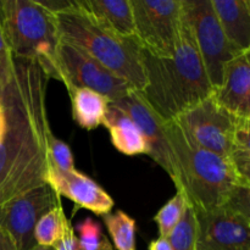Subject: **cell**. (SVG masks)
Wrapping results in <instances>:
<instances>
[{
	"mask_svg": "<svg viewBox=\"0 0 250 250\" xmlns=\"http://www.w3.org/2000/svg\"><path fill=\"white\" fill-rule=\"evenodd\" d=\"M241 120L220 106L211 94L175 121L197 146L227 160Z\"/></svg>",
	"mask_w": 250,
	"mask_h": 250,
	"instance_id": "9c48e42d",
	"label": "cell"
},
{
	"mask_svg": "<svg viewBox=\"0 0 250 250\" xmlns=\"http://www.w3.org/2000/svg\"><path fill=\"white\" fill-rule=\"evenodd\" d=\"M49 156H50L51 165L61 171H72L75 170L73 166V156L70 148L66 143H63L60 139L53 138L50 139V146H49Z\"/></svg>",
	"mask_w": 250,
	"mask_h": 250,
	"instance_id": "d4e9b609",
	"label": "cell"
},
{
	"mask_svg": "<svg viewBox=\"0 0 250 250\" xmlns=\"http://www.w3.org/2000/svg\"><path fill=\"white\" fill-rule=\"evenodd\" d=\"M111 138V143L120 153L133 156L139 154L149 155V146L136 122L120 107L110 103L104 122Z\"/></svg>",
	"mask_w": 250,
	"mask_h": 250,
	"instance_id": "e0dca14e",
	"label": "cell"
},
{
	"mask_svg": "<svg viewBox=\"0 0 250 250\" xmlns=\"http://www.w3.org/2000/svg\"><path fill=\"white\" fill-rule=\"evenodd\" d=\"M250 119H242L237 126L227 160L239 177L250 185Z\"/></svg>",
	"mask_w": 250,
	"mask_h": 250,
	"instance_id": "d6986e66",
	"label": "cell"
},
{
	"mask_svg": "<svg viewBox=\"0 0 250 250\" xmlns=\"http://www.w3.org/2000/svg\"><path fill=\"white\" fill-rule=\"evenodd\" d=\"M53 15L61 41L87 53L137 92L143 89L146 82V73L141 48L134 38H117L99 28L73 9L71 0L67 7Z\"/></svg>",
	"mask_w": 250,
	"mask_h": 250,
	"instance_id": "277c9868",
	"label": "cell"
},
{
	"mask_svg": "<svg viewBox=\"0 0 250 250\" xmlns=\"http://www.w3.org/2000/svg\"><path fill=\"white\" fill-rule=\"evenodd\" d=\"M141 54L146 82L138 93L165 122L177 119L214 92L185 11L182 39L175 55L158 58L142 49Z\"/></svg>",
	"mask_w": 250,
	"mask_h": 250,
	"instance_id": "7a4b0ae2",
	"label": "cell"
},
{
	"mask_svg": "<svg viewBox=\"0 0 250 250\" xmlns=\"http://www.w3.org/2000/svg\"><path fill=\"white\" fill-rule=\"evenodd\" d=\"M188 207L187 199L181 192H176V195L171 200H168L163 208L158 211L154 217L159 229V233L163 238H167L172 229L177 226L178 222L185 215L186 209Z\"/></svg>",
	"mask_w": 250,
	"mask_h": 250,
	"instance_id": "603a6c76",
	"label": "cell"
},
{
	"mask_svg": "<svg viewBox=\"0 0 250 250\" xmlns=\"http://www.w3.org/2000/svg\"><path fill=\"white\" fill-rule=\"evenodd\" d=\"M166 134L178 173L177 192L195 212L219 209L241 188H249L229 160L200 148L175 121L166 122Z\"/></svg>",
	"mask_w": 250,
	"mask_h": 250,
	"instance_id": "3957f363",
	"label": "cell"
},
{
	"mask_svg": "<svg viewBox=\"0 0 250 250\" xmlns=\"http://www.w3.org/2000/svg\"><path fill=\"white\" fill-rule=\"evenodd\" d=\"M0 250H16L14 242L9 237V234L0 229Z\"/></svg>",
	"mask_w": 250,
	"mask_h": 250,
	"instance_id": "f1b7e54d",
	"label": "cell"
},
{
	"mask_svg": "<svg viewBox=\"0 0 250 250\" xmlns=\"http://www.w3.org/2000/svg\"><path fill=\"white\" fill-rule=\"evenodd\" d=\"M71 4L107 33L121 39L134 37L131 0H71Z\"/></svg>",
	"mask_w": 250,
	"mask_h": 250,
	"instance_id": "9a60e30c",
	"label": "cell"
},
{
	"mask_svg": "<svg viewBox=\"0 0 250 250\" xmlns=\"http://www.w3.org/2000/svg\"><path fill=\"white\" fill-rule=\"evenodd\" d=\"M149 250H173L171 247L170 242L167 241V238H163V237H159L158 239L153 241L149 246Z\"/></svg>",
	"mask_w": 250,
	"mask_h": 250,
	"instance_id": "83f0119b",
	"label": "cell"
},
{
	"mask_svg": "<svg viewBox=\"0 0 250 250\" xmlns=\"http://www.w3.org/2000/svg\"><path fill=\"white\" fill-rule=\"evenodd\" d=\"M59 205L60 195L46 183L42 185L0 208V229L9 234L16 250H31L37 246L34 227L38 220Z\"/></svg>",
	"mask_w": 250,
	"mask_h": 250,
	"instance_id": "30bf717a",
	"label": "cell"
},
{
	"mask_svg": "<svg viewBox=\"0 0 250 250\" xmlns=\"http://www.w3.org/2000/svg\"><path fill=\"white\" fill-rule=\"evenodd\" d=\"M124 110L134 122L143 136L146 137L149 146V156L154 159L160 167L166 171L173 185L177 188L178 173L176 167L172 149L166 134V122L154 112L137 90H131L126 97L112 103Z\"/></svg>",
	"mask_w": 250,
	"mask_h": 250,
	"instance_id": "7c38bea8",
	"label": "cell"
},
{
	"mask_svg": "<svg viewBox=\"0 0 250 250\" xmlns=\"http://www.w3.org/2000/svg\"><path fill=\"white\" fill-rule=\"evenodd\" d=\"M15 55L10 50L7 42L5 39L4 32H2L1 24H0V75L7 70L12 65Z\"/></svg>",
	"mask_w": 250,
	"mask_h": 250,
	"instance_id": "4316f807",
	"label": "cell"
},
{
	"mask_svg": "<svg viewBox=\"0 0 250 250\" xmlns=\"http://www.w3.org/2000/svg\"><path fill=\"white\" fill-rule=\"evenodd\" d=\"M72 104L73 120L82 128L92 131L103 125L110 100L88 88H76L68 92Z\"/></svg>",
	"mask_w": 250,
	"mask_h": 250,
	"instance_id": "ac0fdd59",
	"label": "cell"
},
{
	"mask_svg": "<svg viewBox=\"0 0 250 250\" xmlns=\"http://www.w3.org/2000/svg\"><path fill=\"white\" fill-rule=\"evenodd\" d=\"M45 183L59 195L68 198L77 207L87 209L95 215L104 216L114 208V200L97 182L75 168L61 171L51 165L45 176Z\"/></svg>",
	"mask_w": 250,
	"mask_h": 250,
	"instance_id": "4fadbf2b",
	"label": "cell"
},
{
	"mask_svg": "<svg viewBox=\"0 0 250 250\" xmlns=\"http://www.w3.org/2000/svg\"><path fill=\"white\" fill-rule=\"evenodd\" d=\"M62 205L54 208L44 214L34 227V241L37 246L53 247L54 243L61 237L68 225Z\"/></svg>",
	"mask_w": 250,
	"mask_h": 250,
	"instance_id": "44dd1931",
	"label": "cell"
},
{
	"mask_svg": "<svg viewBox=\"0 0 250 250\" xmlns=\"http://www.w3.org/2000/svg\"><path fill=\"white\" fill-rule=\"evenodd\" d=\"M183 11L210 83L216 89L221 83L225 65L241 53L227 41L211 0H183Z\"/></svg>",
	"mask_w": 250,
	"mask_h": 250,
	"instance_id": "ba28073f",
	"label": "cell"
},
{
	"mask_svg": "<svg viewBox=\"0 0 250 250\" xmlns=\"http://www.w3.org/2000/svg\"><path fill=\"white\" fill-rule=\"evenodd\" d=\"M212 97L238 119H250V53L234 56L225 65L222 80Z\"/></svg>",
	"mask_w": 250,
	"mask_h": 250,
	"instance_id": "5bb4252c",
	"label": "cell"
},
{
	"mask_svg": "<svg viewBox=\"0 0 250 250\" xmlns=\"http://www.w3.org/2000/svg\"><path fill=\"white\" fill-rule=\"evenodd\" d=\"M197 215V250H250V214L229 205Z\"/></svg>",
	"mask_w": 250,
	"mask_h": 250,
	"instance_id": "8fae6325",
	"label": "cell"
},
{
	"mask_svg": "<svg viewBox=\"0 0 250 250\" xmlns=\"http://www.w3.org/2000/svg\"><path fill=\"white\" fill-rule=\"evenodd\" d=\"M134 41L158 58L175 55L182 39L183 0H131Z\"/></svg>",
	"mask_w": 250,
	"mask_h": 250,
	"instance_id": "52a82bcc",
	"label": "cell"
},
{
	"mask_svg": "<svg viewBox=\"0 0 250 250\" xmlns=\"http://www.w3.org/2000/svg\"><path fill=\"white\" fill-rule=\"evenodd\" d=\"M104 224L117 250H136V221L117 210L103 216Z\"/></svg>",
	"mask_w": 250,
	"mask_h": 250,
	"instance_id": "ffe728a7",
	"label": "cell"
},
{
	"mask_svg": "<svg viewBox=\"0 0 250 250\" xmlns=\"http://www.w3.org/2000/svg\"><path fill=\"white\" fill-rule=\"evenodd\" d=\"M31 250H54L53 247H43V246H34Z\"/></svg>",
	"mask_w": 250,
	"mask_h": 250,
	"instance_id": "f546056e",
	"label": "cell"
},
{
	"mask_svg": "<svg viewBox=\"0 0 250 250\" xmlns=\"http://www.w3.org/2000/svg\"><path fill=\"white\" fill-rule=\"evenodd\" d=\"M227 41L238 53L250 51V0H211Z\"/></svg>",
	"mask_w": 250,
	"mask_h": 250,
	"instance_id": "2e32d148",
	"label": "cell"
},
{
	"mask_svg": "<svg viewBox=\"0 0 250 250\" xmlns=\"http://www.w3.org/2000/svg\"><path fill=\"white\" fill-rule=\"evenodd\" d=\"M0 24L11 53L45 71L60 41L54 15L38 0H0Z\"/></svg>",
	"mask_w": 250,
	"mask_h": 250,
	"instance_id": "5b68a950",
	"label": "cell"
},
{
	"mask_svg": "<svg viewBox=\"0 0 250 250\" xmlns=\"http://www.w3.org/2000/svg\"><path fill=\"white\" fill-rule=\"evenodd\" d=\"M54 250H81L80 244H78V238L75 234V229H73L71 222L66 226L65 231L61 234L60 238L54 243Z\"/></svg>",
	"mask_w": 250,
	"mask_h": 250,
	"instance_id": "484cf974",
	"label": "cell"
},
{
	"mask_svg": "<svg viewBox=\"0 0 250 250\" xmlns=\"http://www.w3.org/2000/svg\"><path fill=\"white\" fill-rule=\"evenodd\" d=\"M49 80L38 62L16 56L0 75V208L45 185L53 138L46 110Z\"/></svg>",
	"mask_w": 250,
	"mask_h": 250,
	"instance_id": "6da1fadb",
	"label": "cell"
},
{
	"mask_svg": "<svg viewBox=\"0 0 250 250\" xmlns=\"http://www.w3.org/2000/svg\"><path fill=\"white\" fill-rule=\"evenodd\" d=\"M173 250H197V215L188 205L185 215L167 237Z\"/></svg>",
	"mask_w": 250,
	"mask_h": 250,
	"instance_id": "7402d4cb",
	"label": "cell"
},
{
	"mask_svg": "<svg viewBox=\"0 0 250 250\" xmlns=\"http://www.w3.org/2000/svg\"><path fill=\"white\" fill-rule=\"evenodd\" d=\"M77 231L81 250H114L107 237L103 233L102 226L90 217L78 225Z\"/></svg>",
	"mask_w": 250,
	"mask_h": 250,
	"instance_id": "cb8c5ba5",
	"label": "cell"
},
{
	"mask_svg": "<svg viewBox=\"0 0 250 250\" xmlns=\"http://www.w3.org/2000/svg\"><path fill=\"white\" fill-rule=\"evenodd\" d=\"M45 72L50 78L62 82L67 92L76 88H88L106 97L110 103L120 100L134 90L92 56L61 39Z\"/></svg>",
	"mask_w": 250,
	"mask_h": 250,
	"instance_id": "8992f818",
	"label": "cell"
}]
</instances>
